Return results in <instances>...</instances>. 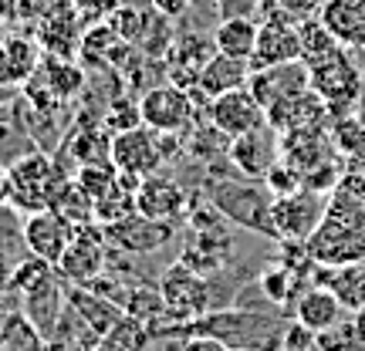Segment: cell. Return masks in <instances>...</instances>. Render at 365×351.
Returning <instances> with one entry per match:
<instances>
[{
  "label": "cell",
  "instance_id": "1",
  "mask_svg": "<svg viewBox=\"0 0 365 351\" xmlns=\"http://www.w3.org/2000/svg\"><path fill=\"white\" fill-rule=\"evenodd\" d=\"M207 199L220 209L234 226H244L250 234L274 236V193L261 179H244L234 176V169H217V162L207 166Z\"/></svg>",
  "mask_w": 365,
  "mask_h": 351
},
{
  "label": "cell",
  "instance_id": "24",
  "mask_svg": "<svg viewBox=\"0 0 365 351\" xmlns=\"http://www.w3.org/2000/svg\"><path fill=\"white\" fill-rule=\"evenodd\" d=\"M213 54H217L213 38L207 41L203 34H180V41L173 44V54H170V81L190 91L196 85V78H200L203 65Z\"/></svg>",
  "mask_w": 365,
  "mask_h": 351
},
{
  "label": "cell",
  "instance_id": "30",
  "mask_svg": "<svg viewBox=\"0 0 365 351\" xmlns=\"http://www.w3.org/2000/svg\"><path fill=\"white\" fill-rule=\"evenodd\" d=\"M51 209L61 216V220L71 223V226L95 223V203H91V196L85 193L75 179H68L65 186H61V193H58V199L51 203Z\"/></svg>",
  "mask_w": 365,
  "mask_h": 351
},
{
  "label": "cell",
  "instance_id": "39",
  "mask_svg": "<svg viewBox=\"0 0 365 351\" xmlns=\"http://www.w3.org/2000/svg\"><path fill=\"white\" fill-rule=\"evenodd\" d=\"M257 4L261 0H213L217 7V17H254L257 14Z\"/></svg>",
  "mask_w": 365,
  "mask_h": 351
},
{
  "label": "cell",
  "instance_id": "14",
  "mask_svg": "<svg viewBox=\"0 0 365 351\" xmlns=\"http://www.w3.org/2000/svg\"><path fill=\"white\" fill-rule=\"evenodd\" d=\"M227 159L234 166L237 176L244 179H261L271 172V166L281 159V135L271 129V125H261L254 132H244L230 139V149H227Z\"/></svg>",
  "mask_w": 365,
  "mask_h": 351
},
{
  "label": "cell",
  "instance_id": "29",
  "mask_svg": "<svg viewBox=\"0 0 365 351\" xmlns=\"http://www.w3.org/2000/svg\"><path fill=\"white\" fill-rule=\"evenodd\" d=\"M41 68L38 48L24 38H7L4 51H0V81L4 85H17V81H31L34 71Z\"/></svg>",
  "mask_w": 365,
  "mask_h": 351
},
{
  "label": "cell",
  "instance_id": "40",
  "mask_svg": "<svg viewBox=\"0 0 365 351\" xmlns=\"http://www.w3.org/2000/svg\"><path fill=\"white\" fill-rule=\"evenodd\" d=\"M281 7H284L287 17H294V21H308V17H318V14H322L325 0H281Z\"/></svg>",
  "mask_w": 365,
  "mask_h": 351
},
{
  "label": "cell",
  "instance_id": "26",
  "mask_svg": "<svg viewBox=\"0 0 365 351\" xmlns=\"http://www.w3.org/2000/svg\"><path fill=\"white\" fill-rule=\"evenodd\" d=\"M318 21L331 31L341 48L365 44V0H325Z\"/></svg>",
  "mask_w": 365,
  "mask_h": 351
},
{
  "label": "cell",
  "instance_id": "7",
  "mask_svg": "<svg viewBox=\"0 0 365 351\" xmlns=\"http://www.w3.org/2000/svg\"><path fill=\"white\" fill-rule=\"evenodd\" d=\"M196 98L193 91L180 88V85H156V88H145L139 98V115L143 125L163 132V135H182V132L196 125Z\"/></svg>",
  "mask_w": 365,
  "mask_h": 351
},
{
  "label": "cell",
  "instance_id": "45",
  "mask_svg": "<svg viewBox=\"0 0 365 351\" xmlns=\"http://www.w3.org/2000/svg\"><path fill=\"white\" fill-rule=\"evenodd\" d=\"M230 351H250V348H230Z\"/></svg>",
  "mask_w": 365,
  "mask_h": 351
},
{
  "label": "cell",
  "instance_id": "4",
  "mask_svg": "<svg viewBox=\"0 0 365 351\" xmlns=\"http://www.w3.org/2000/svg\"><path fill=\"white\" fill-rule=\"evenodd\" d=\"M65 182L68 176L61 172V166L44 152L14 159L7 166V206H14L17 213L51 209V203L58 199Z\"/></svg>",
  "mask_w": 365,
  "mask_h": 351
},
{
  "label": "cell",
  "instance_id": "6",
  "mask_svg": "<svg viewBox=\"0 0 365 351\" xmlns=\"http://www.w3.org/2000/svg\"><path fill=\"white\" fill-rule=\"evenodd\" d=\"M159 294L166 304V318L173 325H190L196 318H203L207 311H213V287L210 277L196 273L193 267H186L182 261L170 263L166 271L159 273Z\"/></svg>",
  "mask_w": 365,
  "mask_h": 351
},
{
  "label": "cell",
  "instance_id": "41",
  "mask_svg": "<svg viewBox=\"0 0 365 351\" xmlns=\"http://www.w3.org/2000/svg\"><path fill=\"white\" fill-rule=\"evenodd\" d=\"M182 351H230V348L220 338H213V335H186Z\"/></svg>",
  "mask_w": 365,
  "mask_h": 351
},
{
  "label": "cell",
  "instance_id": "17",
  "mask_svg": "<svg viewBox=\"0 0 365 351\" xmlns=\"http://www.w3.org/2000/svg\"><path fill=\"white\" fill-rule=\"evenodd\" d=\"M75 226L61 220L54 209H41V213H27L24 220V250L38 261L58 267V261L65 257L68 243H71Z\"/></svg>",
  "mask_w": 365,
  "mask_h": 351
},
{
  "label": "cell",
  "instance_id": "20",
  "mask_svg": "<svg viewBox=\"0 0 365 351\" xmlns=\"http://www.w3.org/2000/svg\"><path fill=\"white\" fill-rule=\"evenodd\" d=\"M41 31V48L51 54V58H71V54L81 48V38H85V31H81V14L71 7V0H61L51 14H44L38 21Z\"/></svg>",
  "mask_w": 365,
  "mask_h": 351
},
{
  "label": "cell",
  "instance_id": "19",
  "mask_svg": "<svg viewBox=\"0 0 365 351\" xmlns=\"http://www.w3.org/2000/svg\"><path fill=\"white\" fill-rule=\"evenodd\" d=\"M257 48L250 58V71L284 61H301V38L294 17H274V21H257Z\"/></svg>",
  "mask_w": 365,
  "mask_h": 351
},
{
  "label": "cell",
  "instance_id": "32",
  "mask_svg": "<svg viewBox=\"0 0 365 351\" xmlns=\"http://www.w3.org/2000/svg\"><path fill=\"white\" fill-rule=\"evenodd\" d=\"M298 38H301V61H304V65H312V61H318V58L331 54L335 48H341L339 41L331 38V31H328L318 17L298 21Z\"/></svg>",
  "mask_w": 365,
  "mask_h": 351
},
{
  "label": "cell",
  "instance_id": "38",
  "mask_svg": "<svg viewBox=\"0 0 365 351\" xmlns=\"http://www.w3.org/2000/svg\"><path fill=\"white\" fill-rule=\"evenodd\" d=\"M71 7L81 14V21H108V14L118 7V0H71Z\"/></svg>",
  "mask_w": 365,
  "mask_h": 351
},
{
  "label": "cell",
  "instance_id": "13",
  "mask_svg": "<svg viewBox=\"0 0 365 351\" xmlns=\"http://www.w3.org/2000/svg\"><path fill=\"white\" fill-rule=\"evenodd\" d=\"M105 236H108V247L122 250V253H156L166 243L176 240V223H163V220H149L143 213H129L115 223H105L102 226Z\"/></svg>",
  "mask_w": 365,
  "mask_h": 351
},
{
  "label": "cell",
  "instance_id": "44",
  "mask_svg": "<svg viewBox=\"0 0 365 351\" xmlns=\"http://www.w3.org/2000/svg\"><path fill=\"white\" fill-rule=\"evenodd\" d=\"M4 41H7V38H4V34H0V51H4Z\"/></svg>",
  "mask_w": 365,
  "mask_h": 351
},
{
  "label": "cell",
  "instance_id": "36",
  "mask_svg": "<svg viewBox=\"0 0 365 351\" xmlns=\"http://www.w3.org/2000/svg\"><path fill=\"white\" fill-rule=\"evenodd\" d=\"M359 345V335H355V325H335L322 331L318 341H314V351H355Z\"/></svg>",
  "mask_w": 365,
  "mask_h": 351
},
{
  "label": "cell",
  "instance_id": "33",
  "mask_svg": "<svg viewBox=\"0 0 365 351\" xmlns=\"http://www.w3.org/2000/svg\"><path fill=\"white\" fill-rule=\"evenodd\" d=\"M105 24L112 27L122 41H139L145 34V27H149V17H145L139 7H132V4H125V7L118 4L115 11L108 14V21H105Z\"/></svg>",
  "mask_w": 365,
  "mask_h": 351
},
{
  "label": "cell",
  "instance_id": "43",
  "mask_svg": "<svg viewBox=\"0 0 365 351\" xmlns=\"http://www.w3.org/2000/svg\"><path fill=\"white\" fill-rule=\"evenodd\" d=\"M14 267H17V263H14L11 257H7V253H4V250H0V290H7V287H11Z\"/></svg>",
  "mask_w": 365,
  "mask_h": 351
},
{
  "label": "cell",
  "instance_id": "31",
  "mask_svg": "<svg viewBox=\"0 0 365 351\" xmlns=\"http://www.w3.org/2000/svg\"><path fill=\"white\" fill-rule=\"evenodd\" d=\"M149 335H153V328L125 314L108 335L98 338V345H95L91 351H143L145 341H149Z\"/></svg>",
  "mask_w": 365,
  "mask_h": 351
},
{
  "label": "cell",
  "instance_id": "27",
  "mask_svg": "<svg viewBox=\"0 0 365 351\" xmlns=\"http://www.w3.org/2000/svg\"><path fill=\"white\" fill-rule=\"evenodd\" d=\"M257 27H261L257 17H223L213 27V48L250 65L254 48H257Z\"/></svg>",
  "mask_w": 365,
  "mask_h": 351
},
{
  "label": "cell",
  "instance_id": "11",
  "mask_svg": "<svg viewBox=\"0 0 365 351\" xmlns=\"http://www.w3.org/2000/svg\"><path fill=\"white\" fill-rule=\"evenodd\" d=\"M234 257V243H230V220L213 223V226H196L182 234L180 243V261L186 267H193L196 273L203 277H213V273L227 271V263Z\"/></svg>",
  "mask_w": 365,
  "mask_h": 351
},
{
  "label": "cell",
  "instance_id": "8",
  "mask_svg": "<svg viewBox=\"0 0 365 351\" xmlns=\"http://www.w3.org/2000/svg\"><path fill=\"white\" fill-rule=\"evenodd\" d=\"M308 71H312V88L322 95L328 112L352 108V102L359 98V91H362V75H359V68H355V61L349 58L345 48H335L331 54L312 61Z\"/></svg>",
  "mask_w": 365,
  "mask_h": 351
},
{
  "label": "cell",
  "instance_id": "3",
  "mask_svg": "<svg viewBox=\"0 0 365 351\" xmlns=\"http://www.w3.org/2000/svg\"><path fill=\"white\" fill-rule=\"evenodd\" d=\"M308 253L322 267L365 263V209H345L328 203L322 226L308 236Z\"/></svg>",
  "mask_w": 365,
  "mask_h": 351
},
{
  "label": "cell",
  "instance_id": "9",
  "mask_svg": "<svg viewBox=\"0 0 365 351\" xmlns=\"http://www.w3.org/2000/svg\"><path fill=\"white\" fill-rule=\"evenodd\" d=\"M108 253H112V247H108L102 223L75 226L65 257L58 261V273L65 277L68 284H91L98 273L108 271Z\"/></svg>",
  "mask_w": 365,
  "mask_h": 351
},
{
  "label": "cell",
  "instance_id": "22",
  "mask_svg": "<svg viewBox=\"0 0 365 351\" xmlns=\"http://www.w3.org/2000/svg\"><path fill=\"white\" fill-rule=\"evenodd\" d=\"M325 118H328V105L322 102V95H318L314 88L301 91V95H294V98H287V102L267 108V125H271L277 135L294 132V129L325 125Z\"/></svg>",
  "mask_w": 365,
  "mask_h": 351
},
{
  "label": "cell",
  "instance_id": "21",
  "mask_svg": "<svg viewBox=\"0 0 365 351\" xmlns=\"http://www.w3.org/2000/svg\"><path fill=\"white\" fill-rule=\"evenodd\" d=\"M247 81H250V65L247 61L217 51L207 65H203L200 78H196V85L190 91H193L196 102H200V98L213 102V98H220V95H227V91L247 88Z\"/></svg>",
  "mask_w": 365,
  "mask_h": 351
},
{
  "label": "cell",
  "instance_id": "42",
  "mask_svg": "<svg viewBox=\"0 0 365 351\" xmlns=\"http://www.w3.org/2000/svg\"><path fill=\"white\" fill-rule=\"evenodd\" d=\"M153 11H156L159 17L176 21V17H182V14L190 11V0H153Z\"/></svg>",
  "mask_w": 365,
  "mask_h": 351
},
{
  "label": "cell",
  "instance_id": "25",
  "mask_svg": "<svg viewBox=\"0 0 365 351\" xmlns=\"http://www.w3.org/2000/svg\"><path fill=\"white\" fill-rule=\"evenodd\" d=\"M281 159L291 162L301 176L318 169L322 162H328V132H325V125L284 132V135H281Z\"/></svg>",
  "mask_w": 365,
  "mask_h": 351
},
{
  "label": "cell",
  "instance_id": "18",
  "mask_svg": "<svg viewBox=\"0 0 365 351\" xmlns=\"http://www.w3.org/2000/svg\"><path fill=\"white\" fill-rule=\"evenodd\" d=\"M207 118L223 135H230V139L267 125V112H264L261 102L250 95V88H237V91L220 95V98H213L207 108Z\"/></svg>",
  "mask_w": 365,
  "mask_h": 351
},
{
  "label": "cell",
  "instance_id": "2",
  "mask_svg": "<svg viewBox=\"0 0 365 351\" xmlns=\"http://www.w3.org/2000/svg\"><path fill=\"white\" fill-rule=\"evenodd\" d=\"M182 338L186 335H213L227 348L250 351H281V328L267 311L254 308H213L190 325H173Z\"/></svg>",
  "mask_w": 365,
  "mask_h": 351
},
{
  "label": "cell",
  "instance_id": "5",
  "mask_svg": "<svg viewBox=\"0 0 365 351\" xmlns=\"http://www.w3.org/2000/svg\"><path fill=\"white\" fill-rule=\"evenodd\" d=\"M173 152H180V135H163L149 125H135L129 132L112 135V166L129 179H145L153 172H163Z\"/></svg>",
  "mask_w": 365,
  "mask_h": 351
},
{
  "label": "cell",
  "instance_id": "16",
  "mask_svg": "<svg viewBox=\"0 0 365 351\" xmlns=\"http://www.w3.org/2000/svg\"><path fill=\"white\" fill-rule=\"evenodd\" d=\"M186 203H190V193L173 176H163V172H153L135 186V213H143L149 220L180 223Z\"/></svg>",
  "mask_w": 365,
  "mask_h": 351
},
{
  "label": "cell",
  "instance_id": "12",
  "mask_svg": "<svg viewBox=\"0 0 365 351\" xmlns=\"http://www.w3.org/2000/svg\"><path fill=\"white\" fill-rule=\"evenodd\" d=\"M21 304H24V318L48 345L54 328H58V318L68 304V281L58 273V267H51L48 273H41L34 284H27L21 290Z\"/></svg>",
  "mask_w": 365,
  "mask_h": 351
},
{
  "label": "cell",
  "instance_id": "10",
  "mask_svg": "<svg viewBox=\"0 0 365 351\" xmlns=\"http://www.w3.org/2000/svg\"><path fill=\"white\" fill-rule=\"evenodd\" d=\"M328 209V196L304 189L287 193L274 199V236L277 240H291V243H308V236L322 226Z\"/></svg>",
  "mask_w": 365,
  "mask_h": 351
},
{
  "label": "cell",
  "instance_id": "28",
  "mask_svg": "<svg viewBox=\"0 0 365 351\" xmlns=\"http://www.w3.org/2000/svg\"><path fill=\"white\" fill-rule=\"evenodd\" d=\"M322 267V263H318ZM312 284L331 287L341 298L345 311H362L365 308V263H349V267H322V273H314Z\"/></svg>",
  "mask_w": 365,
  "mask_h": 351
},
{
  "label": "cell",
  "instance_id": "37",
  "mask_svg": "<svg viewBox=\"0 0 365 351\" xmlns=\"http://www.w3.org/2000/svg\"><path fill=\"white\" fill-rule=\"evenodd\" d=\"M314 341H318V335L301 325L298 318L284 321V328H281V351H314Z\"/></svg>",
  "mask_w": 365,
  "mask_h": 351
},
{
  "label": "cell",
  "instance_id": "15",
  "mask_svg": "<svg viewBox=\"0 0 365 351\" xmlns=\"http://www.w3.org/2000/svg\"><path fill=\"white\" fill-rule=\"evenodd\" d=\"M247 88L261 102L264 112H267L274 105H281L287 98H294V95L312 88V71H308L304 61H284V65L257 68V71H250Z\"/></svg>",
  "mask_w": 365,
  "mask_h": 351
},
{
  "label": "cell",
  "instance_id": "34",
  "mask_svg": "<svg viewBox=\"0 0 365 351\" xmlns=\"http://www.w3.org/2000/svg\"><path fill=\"white\" fill-rule=\"evenodd\" d=\"M135 125H143V115H139V102H129V98H118L112 102V108H105L102 129L108 135H118V132H129Z\"/></svg>",
  "mask_w": 365,
  "mask_h": 351
},
{
  "label": "cell",
  "instance_id": "35",
  "mask_svg": "<svg viewBox=\"0 0 365 351\" xmlns=\"http://www.w3.org/2000/svg\"><path fill=\"white\" fill-rule=\"evenodd\" d=\"M264 186L274 193V199L277 196H287V193H298L301 186H304V176H301L291 162H284V159H277L271 166V172L264 176Z\"/></svg>",
  "mask_w": 365,
  "mask_h": 351
},
{
  "label": "cell",
  "instance_id": "23",
  "mask_svg": "<svg viewBox=\"0 0 365 351\" xmlns=\"http://www.w3.org/2000/svg\"><path fill=\"white\" fill-rule=\"evenodd\" d=\"M341 314H345V304H341L339 294L325 284H308L298 294V300H294V318H298L304 328H312L314 335L341 325Z\"/></svg>",
  "mask_w": 365,
  "mask_h": 351
}]
</instances>
